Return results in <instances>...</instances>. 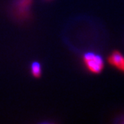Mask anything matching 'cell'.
I'll use <instances>...</instances> for the list:
<instances>
[{
  "mask_svg": "<svg viewBox=\"0 0 124 124\" xmlns=\"http://www.w3.org/2000/svg\"><path fill=\"white\" fill-rule=\"evenodd\" d=\"M84 62L86 68L94 74L101 72L103 68V60L97 54L94 53H85L84 56Z\"/></svg>",
  "mask_w": 124,
  "mask_h": 124,
  "instance_id": "cell-1",
  "label": "cell"
},
{
  "mask_svg": "<svg viewBox=\"0 0 124 124\" xmlns=\"http://www.w3.org/2000/svg\"><path fill=\"white\" fill-rule=\"evenodd\" d=\"M110 64L122 72H124V57L119 51H115L108 58Z\"/></svg>",
  "mask_w": 124,
  "mask_h": 124,
  "instance_id": "cell-2",
  "label": "cell"
},
{
  "mask_svg": "<svg viewBox=\"0 0 124 124\" xmlns=\"http://www.w3.org/2000/svg\"><path fill=\"white\" fill-rule=\"evenodd\" d=\"M31 72L34 77H39L41 75V66L38 62H34L32 63Z\"/></svg>",
  "mask_w": 124,
  "mask_h": 124,
  "instance_id": "cell-3",
  "label": "cell"
}]
</instances>
